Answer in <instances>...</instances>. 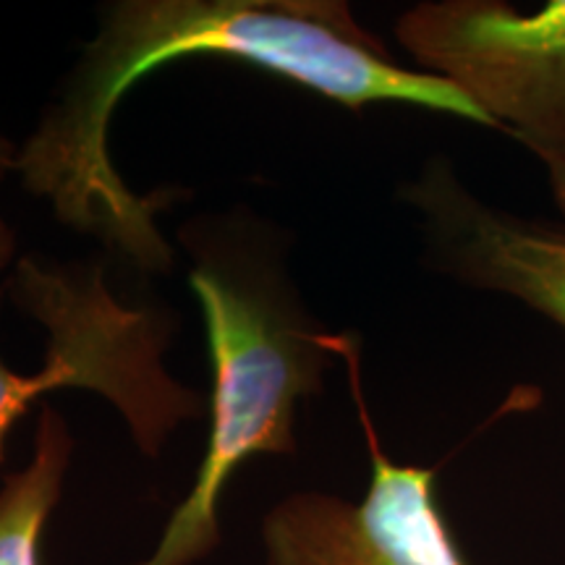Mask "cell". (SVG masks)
Masks as SVG:
<instances>
[{"instance_id":"obj_1","label":"cell","mask_w":565,"mask_h":565,"mask_svg":"<svg viewBox=\"0 0 565 565\" xmlns=\"http://www.w3.org/2000/svg\"><path fill=\"white\" fill-rule=\"evenodd\" d=\"M192 55L252 63L351 110L398 103L494 129L454 82L401 66L341 0H124L105 13L17 171L61 223L103 236L147 270L171 267L154 225L166 200L124 183L108 150L110 116L139 79Z\"/></svg>"},{"instance_id":"obj_2","label":"cell","mask_w":565,"mask_h":565,"mask_svg":"<svg viewBox=\"0 0 565 565\" xmlns=\"http://www.w3.org/2000/svg\"><path fill=\"white\" fill-rule=\"evenodd\" d=\"M186 244L212 362L210 440L186 500L137 565H194L221 545L217 508L231 477L254 456L294 454L296 406L322 391L333 356L330 333L309 324L265 252L223 231Z\"/></svg>"},{"instance_id":"obj_3","label":"cell","mask_w":565,"mask_h":565,"mask_svg":"<svg viewBox=\"0 0 565 565\" xmlns=\"http://www.w3.org/2000/svg\"><path fill=\"white\" fill-rule=\"evenodd\" d=\"M0 288V301H3ZM19 309L47 328L42 372L21 377L0 359V458L6 437L42 393L84 387L105 395L129 422L134 440L158 456L183 419L202 414L200 393L168 377L162 349L168 324L108 291L100 265L45 267L21 259L9 278Z\"/></svg>"},{"instance_id":"obj_4","label":"cell","mask_w":565,"mask_h":565,"mask_svg":"<svg viewBox=\"0 0 565 565\" xmlns=\"http://www.w3.org/2000/svg\"><path fill=\"white\" fill-rule=\"evenodd\" d=\"M395 38L429 74L454 82L494 124L565 175V0H433L408 9Z\"/></svg>"},{"instance_id":"obj_5","label":"cell","mask_w":565,"mask_h":565,"mask_svg":"<svg viewBox=\"0 0 565 565\" xmlns=\"http://www.w3.org/2000/svg\"><path fill=\"white\" fill-rule=\"evenodd\" d=\"M349 364L366 448L370 484L362 500L294 492L263 519L267 565H469L437 498V469L398 463L385 454L362 398L359 345L330 335Z\"/></svg>"},{"instance_id":"obj_6","label":"cell","mask_w":565,"mask_h":565,"mask_svg":"<svg viewBox=\"0 0 565 565\" xmlns=\"http://www.w3.org/2000/svg\"><path fill=\"white\" fill-rule=\"evenodd\" d=\"M440 270L466 286L511 296L565 330V223L492 207L433 160L406 186Z\"/></svg>"},{"instance_id":"obj_7","label":"cell","mask_w":565,"mask_h":565,"mask_svg":"<svg viewBox=\"0 0 565 565\" xmlns=\"http://www.w3.org/2000/svg\"><path fill=\"white\" fill-rule=\"evenodd\" d=\"M74 440L53 408L40 414L32 461L0 487V565H42L40 545L58 505Z\"/></svg>"},{"instance_id":"obj_8","label":"cell","mask_w":565,"mask_h":565,"mask_svg":"<svg viewBox=\"0 0 565 565\" xmlns=\"http://www.w3.org/2000/svg\"><path fill=\"white\" fill-rule=\"evenodd\" d=\"M17 158L19 152L13 150L11 141L0 137V181L9 175V171H17ZM13 254H17V233H13L11 225L0 217V273H3L6 267H11Z\"/></svg>"},{"instance_id":"obj_9","label":"cell","mask_w":565,"mask_h":565,"mask_svg":"<svg viewBox=\"0 0 565 565\" xmlns=\"http://www.w3.org/2000/svg\"><path fill=\"white\" fill-rule=\"evenodd\" d=\"M550 186H553V194H555L557 207H561V210L565 212V175H563V179H557V181L550 183Z\"/></svg>"}]
</instances>
